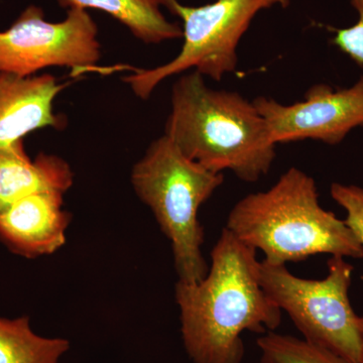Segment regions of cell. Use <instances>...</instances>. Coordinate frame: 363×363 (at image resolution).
<instances>
[{"label":"cell","mask_w":363,"mask_h":363,"mask_svg":"<svg viewBox=\"0 0 363 363\" xmlns=\"http://www.w3.org/2000/svg\"><path fill=\"white\" fill-rule=\"evenodd\" d=\"M257 250L223 228L211 252L206 276L177 281L184 348L193 363H241L242 334L276 330L281 310L259 281Z\"/></svg>","instance_id":"1"},{"label":"cell","mask_w":363,"mask_h":363,"mask_svg":"<svg viewBox=\"0 0 363 363\" xmlns=\"http://www.w3.org/2000/svg\"><path fill=\"white\" fill-rule=\"evenodd\" d=\"M171 104L164 135L189 160L215 173L230 171L247 183L269 173L278 145L253 102L233 91L212 89L191 71L173 85Z\"/></svg>","instance_id":"2"},{"label":"cell","mask_w":363,"mask_h":363,"mask_svg":"<svg viewBox=\"0 0 363 363\" xmlns=\"http://www.w3.org/2000/svg\"><path fill=\"white\" fill-rule=\"evenodd\" d=\"M226 228L238 240L286 264L315 255L362 259L363 247L346 222L320 205L316 182L302 169H286L266 191L240 200Z\"/></svg>","instance_id":"3"},{"label":"cell","mask_w":363,"mask_h":363,"mask_svg":"<svg viewBox=\"0 0 363 363\" xmlns=\"http://www.w3.org/2000/svg\"><path fill=\"white\" fill-rule=\"evenodd\" d=\"M130 180L171 243L178 281H201L209 267L202 252L204 229L198 212L223 184V173L191 161L164 135L133 166Z\"/></svg>","instance_id":"4"},{"label":"cell","mask_w":363,"mask_h":363,"mask_svg":"<svg viewBox=\"0 0 363 363\" xmlns=\"http://www.w3.org/2000/svg\"><path fill=\"white\" fill-rule=\"evenodd\" d=\"M323 279L294 276L286 264H259L260 286L286 312L305 340L328 348L353 363H362L359 321L351 306L353 267L331 257Z\"/></svg>","instance_id":"5"},{"label":"cell","mask_w":363,"mask_h":363,"mask_svg":"<svg viewBox=\"0 0 363 363\" xmlns=\"http://www.w3.org/2000/svg\"><path fill=\"white\" fill-rule=\"evenodd\" d=\"M290 4L291 0H215L195 7L177 1L169 13L183 21L180 52L164 65L138 69L123 81L143 100L162 81L184 72L195 71L219 82L236 71L238 44L257 14L274 6L286 9Z\"/></svg>","instance_id":"6"},{"label":"cell","mask_w":363,"mask_h":363,"mask_svg":"<svg viewBox=\"0 0 363 363\" xmlns=\"http://www.w3.org/2000/svg\"><path fill=\"white\" fill-rule=\"evenodd\" d=\"M101 59L97 25L85 9H70L65 21H45L30 6L11 28L0 32V73L30 77L51 67L77 72L97 70Z\"/></svg>","instance_id":"7"},{"label":"cell","mask_w":363,"mask_h":363,"mask_svg":"<svg viewBox=\"0 0 363 363\" xmlns=\"http://www.w3.org/2000/svg\"><path fill=\"white\" fill-rule=\"evenodd\" d=\"M253 104L264 117L274 142L313 140L336 145L357 126L363 125V77L350 88L312 86L304 101L281 104L259 96Z\"/></svg>","instance_id":"8"},{"label":"cell","mask_w":363,"mask_h":363,"mask_svg":"<svg viewBox=\"0 0 363 363\" xmlns=\"http://www.w3.org/2000/svg\"><path fill=\"white\" fill-rule=\"evenodd\" d=\"M64 195L35 193L0 212V241L11 252L26 259L58 252L65 245L72 219L63 208Z\"/></svg>","instance_id":"9"},{"label":"cell","mask_w":363,"mask_h":363,"mask_svg":"<svg viewBox=\"0 0 363 363\" xmlns=\"http://www.w3.org/2000/svg\"><path fill=\"white\" fill-rule=\"evenodd\" d=\"M65 87L50 74L21 77L0 73V149L35 130L65 128V117L54 111L55 99Z\"/></svg>","instance_id":"10"},{"label":"cell","mask_w":363,"mask_h":363,"mask_svg":"<svg viewBox=\"0 0 363 363\" xmlns=\"http://www.w3.org/2000/svg\"><path fill=\"white\" fill-rule=\"evenodd\" d=\"M73 183L70 164L56 155L40 152L32 160L23 140L0 149V212L35 193L66 194Z\"/></svg>","instance_id":"11"},{"label":"cell","mask_w":363,"mask_h":363,"mask_svg":"<svg viewBox=\"0 0 363 363\" xmlns=\"http://www.w3.org/2000/svg\"><path fill=\"white\" fill-rule=\"evenodd\" d=\"M63 7L95 9L123 23L136 39L145 44H161L183 38V28L169 23L161 7L172 11L178 0H58Z\"/></svg>","instance_id":"12"},{"label":"cell","mask_w":363,"mask_h":363,"mask_svg":"<svg viewBox=\"0 0 363 363\" xmlns=\"http://www.w3.org/2000/svg\"><path fill=\"white\" fill-rule=\"evenodd\" d=\"M70 341L35 333L28 316L0 317V363H59Z\"/></svg>","instance_id":"13"},{"label":"cell","mask_w":363,"mask_h":363,"mask_svg":"<svg viewBox=\"0 0 363 363\" xmlns=\"http://www.w3.org/2000/svg\"><path fill=\"white\" fill-rule=\"evenodd\" d=\"M257 344L262 357L272 363H353L323 346L274 331L260 336Z\"/></svg>","instance_id":"14"},{"label":"cell","mask_w":363,"mask_h":363,"mask_svg":"<svg viewBox=\"0 0 363 363\" xmlns=\"http://www.w3.org/2000/svg\"><path fill=\"white\" fill-rule=\"evenodd\" d=\"M331 197L346 212V224L363 247V188L355 185L333 183L330 187Z\"/></svg>","instance_id":"15"},{"label":"cell","mask_w":363,"mask_h":363,"mask_svg":"<svg viewBox=\"0 0 363 363\" xmlns=\"http://www.w3.org/2000/svg\"><path fill=\"white\" fill-rule=\"evenodd\" d=\"M351 6L358 13L357 23L350 28L334 30L335 35L332 43L357 65L363 66V0H351Z\"/></svg>","instance_id":"16"},{"label":"cell","mask_w":363,"mask_h":363,"mask_svg":"<svg viewBox=\"0 0 363 363\" xmlns=\"http://www.w3.org/2000/svg\"><path fill=\"white\" fill-rule=\"evenodd\" d=\"M359 332H360V342H362V363H363V317H360Z\"/></svg>","instance_id":"17"},{"label":"cell","mask_w":363,"mask_h":363,"mask_svg":"<svg viewBox=\"0 0 363 363\" xmlns=\"http://www.w3.org/2000/svg\"><path fill=\"white\" fill-rule=\"evenodd\" d=\"M257 363H272L271 362H269V360L266 359V358L262 357L260 358V360L259 362Z\"/></svg>","instance_id":"18"}]
</instances>
